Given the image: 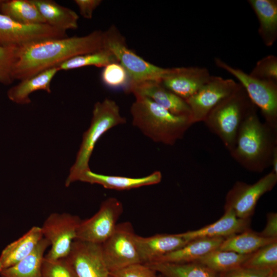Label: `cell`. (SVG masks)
Returning <instances> with one entry per match:
<instances>
[{"mask_svg": "<svg viewBox=\"0 0 277 277\" xmlns=\"http://www.w3.org/2000/svg\"><path fill=\"white\" fill-rule=\"evenodd\" d=\"M103 39V32L95 30L83 36L46 39L18 47L13 78L22 81L74 56L102 49Z\"/></svg>", "mask_w": 277, "mask_h": 277, "instance_id": "6da1fadb", "label": "cell"}, {"mask_svg": "<svg viewBox=\"0 0 277 277\" xmlns=\"http://www.w3.org/2000/svg\"><path fill=\"white\" fill-rule=\"evenodd\" d=\"M256 109L252 110L242 124L230 153L245 169L262 172L271 166L277 148V129L262 122Z\"/></svg>", "mask_w": 277, "mask_h": 277, "instance_id": "7a4b0ae2", "label": "cell"}, {"mask_svg": "<svg viewBox=\"0 0 277 277\" xmlns=\"http://www.w3.org/2000/svg\"><path fill=\"white\" fill-rule=\"evenodd\" d=\"M135 96L132 124L154 142L173 145L193 124L190 118L174 115L147 97Z\"/></svg>", "mask_w": 277, "mask_h": 277, "instance_id": "3957f363", "label": "cell"}, {"mask_svg": "<svg viewBox=\"0 0 277 277\" xmlns=\"http://www.w3.org/2000/svg\"><path fill=\"white\" fill-rule=\"evenodd\" d=\"M255 108L240 84L233 93L210 111L203 122L220 138L230 152L234 146L242 124Z\"/></svg>", "mask_w": 277, "mask_h": 277, "instance_id": "277c9868", "label": "cell"}, {"mask_svg": "<svg viewBox=\"0 0 277 277\" xmlns=\"http://www.w3.org/2000/svg\"><path fill=\"white\" fill-rule=\"evenodd\" d=\"M126 122V118L121 115L120 108L114 101L106 98L94 104L90 127L83 134L75 161L65 182L66 187L78 181L83 173L90 169L89 160L101 137L112 128Z\"/></svg>", "mask_w": 277, "mask_h": 277, "instance_id": "5b68a950", "label": "cell"}, {"mask_svg": "<svg viewBox=\"0 0 277 277\" xmlns=\"http://www.w3.org/2000/svg\"><path fill=\"white\" fill-rule=\"evenodd\" d=\"M103 48L110 51L128 73L130 84L128 90L131 86L145 81L160 82L169 70V68L159 67L146 61L131 50L124 36L114 25L103 32Z\"/></svg>", "mask_w": 277, "mask_h": 277, "instance_id": "8992f818", "label": "cell"}, {"mask_svg": "<svg viewBox=\"0 0 277 277\" xmlns=\"http://www.w3.org/2000/svg\"><path fill=\"white\" fill-rule=\"evenodd\" d=\"M214 62L239 80L252 103L261 110L264 122L277 129V82L254 78L219 58H215Z\"/></svg>", "mask_w": 277, "mask_h": 277, "instance_id": "52a82bcc", "label": "cell"}, {"mask_svg": "<svg viewBox=\"0 0 277 277\" xmlns=\"http://www.w3.org/2000/svg\"><path fill=\"white\" fill-rule=\"evenodd\" d=\"M81 221L78 216L65 212L52 213L47 217L41 227L43 238L51 247L46 259L55 260L68 256Z\"/></svg>", "mask_w": 277, "mask_h": 277, "instance_id": "ba28073f", "label": "cell"}, {"mask_svg": "<svg viewBox=\"0 0 277 277\" xmlns=\"http://www.w3.org/2000/svg\"><path fill=\"white\" fill-rule=\"evenodd\" d=\"M135 234L130 222L122 223L117 224L111 236L101 244L109 273L142 263L135 243Z\"/></svg>", "mask_w": 277, "mask_h": 277, "instance_id": "9c48e42d", "label": "cell"}, {"mask_svg": "<svg viewBox=\"0 0 277 277\" xmlns=\"http://www.w3.org/2000/svg\"><path fill=\"white\" fill-rule=\"evenodd\" d=\"M276 183L277 174L272 171L252 184L236 182L226 194L224 210L233 211L240 219H250L259 200Z\"/></svg>", "mask_w": 277, "mask_h": 277, "instance_id": "30bf717a", "label": "cell"}, {"mask_svg": "<svg viewBox=\"0 0 277 277\" xmlns=\"http://www.w3.org/2000/svg\"><path fill=\"white\" fill-rule=\"evenodd\" d=\"M123 212L122 203L115 197L104 201L98 211L91 217L81 220L75 240L101 245L112 234Z\"/></svg>", "mask_w": 277, "mask_h": 277, "instance_id": "8fae6325", "label": "cell"}, {"mask_svg": "<svg viewBox=\"0 0 277 277\" xmlns=\"http://www.w3.org/2000/svg\"><path fill=\"white\" fill-rule=\"evenodd\" d=\"M66 37V31L47 24H24L0 13V45L18 48L38 41Z\"/></svg>", "mask_w": 277, "mask_h": 277, "instance_id": "7c38bea8", "label": "cell"}, {"mask_svg": "<svg viewBox=\"0 0 277 277\" xmlns=\"http://www.w3.org/2000/svg\"><path fill=\"white\" fill-rule=\"evenodd\" d=\"M240 85L232 79L211 75L207 83L185 100L191 111L193 124L203 122L210 111L233 93Z\"/></svg>", "mask_w": 277, "mask_h": 277, "instance_id": "4fadbf2b", "label": "cell"}, {"mask_svg": "<svg viewBox=\"0 0 277 277\" xmlns=\"http://www.w3.org/2000/svg\"><path fill=\"white\" fill-rule=\"evenodd\" d=\"M66 259L78 277H110L101 245L75 240Z\"/></svg>", "mask_w": 277, "mask_h": 277, "instance_id": "5bb4252c", "label": "cell"}, {"mask_svg": "<svg viewBox=\"0 0 277 277\" xmlns=\"http://www.w3.org/2000/svg\"><path fill=\"white\" fill-rule=\"evenodd\" d=\"M211 75L204 67L169 68L160 81L161 84L176 95L186 100L194 94Z\"/></svg>", "mask_w": 277, "mask_h": 277, "instance_id": "9a60e30c", "label": "cell"}, {"mask_svg": "<svg viewBox=\"0 0 277 277\" xmlns=\"http://www.w3.org/2000/svg\"><path fill=\"white\" fill-rule=\"evenodd\" d=\"M127 93L147 97L174 115L191 119V111L186 101L166 89L160 82L148 81L137 84L131 86Z\"/></svg>", "mask_w": 277, "mask_h": 277, "instance_id": "2e32d148", "label": "cell"}, {"mask_svg": "<svg viewBox=\"0 0 277 277\" xmlns=\"http://www.w3.org/2000/svg\"><path fill=\"white\" fill-rule=\"evenodd\" d=\"M135 243L141 262L146 264L174 251L189 242L182 233L157 234L149 237L135 234Z\"/></svg>", "mask_w": 277, "mask_h": 277, "instance_id": "e0dca14e", "label": "cell"}, {"mask_svg": "<svg viewBox=\"0 0 277 277\" xmlns=\"http://www.w3.org/2000/svg\"><path fill=\"white\" fill-rule=\"evenodd\" d=\"M250 219L238 217L231 210H226L217 221L200 229L181 233L188 242L200 238L226 239L249 228Z\"/></svg>", "mask_w": 277, "mask_h": 277, "instance_id": "ac0fdd59", "label": "cell"}, {"mask_svg": "<svg viewBox=\"0 0 277 277\" xmlns=\"http://www.w3.org/2000/svg\"><path fill=\"white\" fill-rule=\"evenodd\" d=\"M162 178V173L159 171L143 177H130L96 173L90 169L83 173L78 181L99 184L106 189L125 190L157 184L161 181Z\"/></svg>", "mask_w": 277, "mask_h": 277, "instance_id": "d6986e66", "label": "cell"}, {"mask_svg": "<svg viewBox=\"0 0 277 277\" xmlns=\"http://www.w3.org/2000/svg\"><path fill=\"white\" fill-rule=\"evenodd\" d=\"M43 238L41 227L34 226L21 238L8 245L0 255V271L29 255Z\"/></svg>", "mask_w": 277, "mask_h": 277, "instance_id": "ffe728a7", "label": "cell"}, {"mask_svg": "<svg viewBox=\"0 0 277 277\" xmlns=\"http://www.w3.org/2000/svg\"><path fill=\"white\" fill-rule=\"evenodd\" d=\"M224 239V238L195 239L190 241L183 247L168 253L154 262L173 263L196 262L207 253L218 249Z\"/></svg>", "mask_w": 277, "mask_h": 277, "instance_id": "44dd1931", "label": "cell"}, {"mask_svg": "<svg viewBox=\"0 0 277 277\" xmlns=\"http://www.w3.org/2000/svg\"><path fill=\"white\" fill-rule=\"evenodd\" d=\"M58 71L59 68L55 66L21 81L8 90L9 98L16 104L26 105L31 102L29 95L35 91L41 90L51 93V82Z\"/></svg>", "mask_w": 277, "mask_h": 277, "instance_id": "7402d4cb", "label": "cell"}, {"mask_svg": "<svg viewBox=\"0 0 277 277\" xmlns=\"http://www.w3.org/2000/svg\"><path fill=\"white\" fill-rule=\"evenodd\" d=\"M259 22L258 33L266 46L273 45L277 38V1L249 0Z\"/></svg>", "mask_w": 277, "mask_h": 277, "instance_id": "603a6c76", "label": "cell"}, {"mask_svg": "<svg viewBox=\"0 0 277 277\" xmlns=\"http://www.w3.org/2000/svg\"><path fill=\"white\" fill-rule=\"evenodd\" d=\"M46 23L66 31L78 27V15L73 10L52 0H31Z\"/></svg>", "mask_w": 277, "mask_h": 277, "instance_id": "cb8c5ba5", "label": "cell"}, {"mask_svg": "<svg viewBox=\"0 0 277 277\" xmlns=\"http://www.w3.org/2000/svg\"><path fill=\"white\" fill-rule=\"evenodd\" d=\"M49 242L43 238L35 249L18 263L0 271L1 277H42V265Z\"/></svg>", "mask_w": 277, "mask_h": 277, "instance_id": "d4e9b609", "label": "cell"}, {"mask_svg": "<svg viewBox=\"0 0 277 277\" xmlns=\"http://www.w3.org/2000/svg\"><path fill=\"white\" fill-rule=\"evenodd\" d=\"M163 277H221V274L197 262L173 263L154 262L145 264Z\"/></svg>", "mask_w": 277, "mask_h": 277, "instance_id": "484cf974", "label": "cell"}, {"mask_svg": "<svg viewBox=\"0 0 277 277\" xmlns=\"http://www.w3.org/2000/svg\"><path fill=\"white\" fill-rule=\"evenodd\" d=\"M277 241L262 236L249 228L224 240L218 249L250 254L261 247Z\"/></svg>", "mask_w": 277, "mask_h": 277, "instance_id": "4316f807", "label": "cell"}, {"mask_svg": "<svg viewBox=\"0 0 277 277\" xmlns=\"http://www.w3.org/2000/svg\"><path fill=\"white\" fill-rule=\"evenodd\" d=\"M251 254H242L217 249L207 253L196 262L222 274L242 267Z\"/></svg>", "mask_w": 277, "mask_h": 277, "instance_id": "83f0119b", "label": "cell"}, {"mask_svg": "<svg viewBox=\"0 0 277 277\" xmlns=\"http://www.w3.org/2000/svg\"><path fill=\"white\" fill-rule=\"evenodd\" d=\"M1 13L24 24H46L31 0H11L0 3Z\"/></svg>", "mask_w": 277, "mask_h": 277, "instance_id": "f1b7e54d", "label": "cell"}, {"mask_svg": "<svg viewBox=\"0 0 277 277\" xmlns=\"http://www.w3.org/2000/svg\"><path fill=\"white\" fill-rule=\"evenodd\" d=\"M118 62L112 53L103 48L96 51L77 55L62 63L57 67L60 70H69L86 66L104 67L109 64Z\"/></svg>", "mask_w": 277, "mask_h": 277, "instance_id": "f546056e", "label": "cell"}, {"mask_svg": "<svg viewBox=\"0 0 277 277\" xmlns=\"http://www.w3.org/2000/svg\"><path fill=\"white\" fill-rule=\"evenodd\" d=\"M243 266L258 269L277 268V241L252 253Z\"/></svg>", "mask_w": 277, "mask_h": 277, "instance_id": "4dcf8cb0", "label": "cell"}, {"mask_svg": "<svg viewBox=\"0 0 277 277\" xmlns=\"http://www.w3.org/2000/svg\"><path fill=\"white\" fill-rule=\"evenodd\" d=\"M101 79L107 87L112 89L122 88L125 92L130 84L128 73L118 62H113L103 67Z\"/></svg>", "mask_w": 277, "mask_h": 277, "instance_id": "1f68e13d", "label": "cell"}, {"mask_svg": "<svg viewBox=\"0 0 277 277\" xmlns=\"http://www.w3.org/2000/svg\"><path fill=\"white\" fill-rule=\"evenodd\" d=\"M18 47L0 45V83L10 84L14 80L13 69Z\"/></svg>", "mask_w": 277, "mask_h": 277, "instance_id": "d6a6232c", "label": "cell"}, {"mask_svg": "<svg viewBox=\"0 0 277 277\" xmlns=\"http://www.w3.org/2000/svg\"><path fill=\"white\" fill-rule=\"evenodd\" d=\"M42 277H78L66 258L55 260L44 256L42 265Z\"/></svg>", "mask_w": 277, "mask_h": 277, "instance_id": "836d02e7", "label": "cell"}, {"mask_svg": "<svg viewBox=\"0 0 277 277\" xmlns=\"http://www.w3.org/2000/svg\"><path fill=\"white\" fill-rule=\"evenodd\" d=\"M256 79L277 82V57L269 55L259 60L249 74Z\"/></svg>", "mask_w": 277, "mask_h": 277, "instance_id": "e575fe53", "label": "cell"}, {"mask_svg": "<svg viewBox=\"0 0 277 277\" xmlns=\"http://www.w3.org/2000/svg\"><path fill=\"white\" fill-rule=\"evenodd\" d=\"M156 272L142 263L133 264L110 272L112 277H157Z\"/></svg>", "mask_w": 277, "mask_h": 277, "instance_id": "d590c367", "label": "cell"}, {"mask_svg": "<svg viewBox=\"0 0 277 277\" xmlns=\"http://www.w3.org/2000/svg\"><path fill=\"white\" fill-rule=\"evenodd\" d=\"M271 269L241 267L221 274V277H267Z\"/></svg>", "mask_w": 277, "mask_h": 277, "instance_id": "8d00e7d4", "label": "cell"}, {"mask_svg": "<svg viewBox=\"0 0 277 277\" xmlns=\"http://www.w3.org/2000/svg\"><path fill=\"white\" fill-rule=\"evenodd\" d=\"M101 0H75L81 15L86 19H91L94 10L101 4Z\"/></svg>", "mask_w": 277, "mask_h": 277, "instance_id": "74e56055", "label": "cell"}, {"mask_svg": "<svg viewBox=\"0 0 277 277\" xmlns=\"http://www.w3.org/2000/svg\"><path fill=\"white\" fill-rule=\"evenodd\" d=\"M259 234L266 238L277 240V213H268L267 215V223L264 230Z\"/></svg>", "mask_w": 277, "mask_h": 277, "instance_id": "f35d334b", "label": "cell"}, {"mask_svg": "<svg viewBox=\"0 0 277 277\" xmlns=\"http://www.w3.org/2000/svg\"><path fill=\"white\" fill-rule=\"evenodd\" d=\"M271 166L272 167V171L277 174V148L274 150L271 160Z\"/></svg>", "mask_w": 277, "mask_h": 277, "instance_id": "ab89813d", "label": "cell"}, {"mask_svg": "<svg viewBox=\"0 0 277 277\" xmlns=\"http://www.w3.org/2000/svg\"><path fill=\"white\" fill-rule=\"evenodd\" d=\"M267 277H277V268L271 269Z\"/></svg>", "mask_w": 277, "mask_h": 277, "instance_id": "60d3db41", "label": "cell"}, {"mask_svg": "<svg viewBox=\"0 0 277 277\" xmlns=\"http://www.w3.org/2000/svg\"><path fill=\"white\" fill-rule=\"evenodd\" d=\"M157 277H163L162 275H161V274L157 275Z\"/></svg>", "mask_w": 277, "mask_h": 277, "instance_id": "b9f144b4", "label": "cell"}, {"mask_svg": "<svg viewBox=\"0 0 277 277\" xmlns=\"http://www.w3.org/2000/svg\"><path fill=\"white\" fill-rule=\"evenodd\" d=\"M110 277H112V276H111L110 275Z\"/></svg>", "mask_w": 277, "mask_h": 277, "instance_id": "7bdbcfd3", "label": "cell"}]
</instances>
